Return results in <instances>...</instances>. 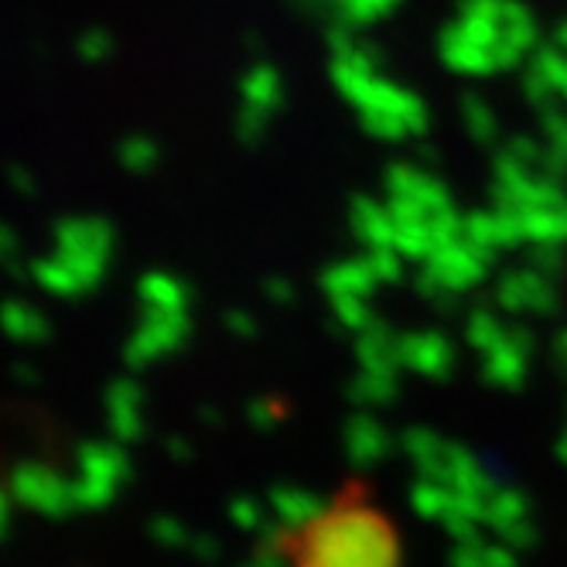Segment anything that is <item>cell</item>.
Listing matches in <instances>:
<instances>
[{
	"label": "cell",
	"instance_id": "6da1fadb",
	"mask_svg": "<svg viewBox=\"0 0 567 567\" xmlns=\"http://www.w3.org/2000/svg\"><path fill=\"white\" fill-rule=\"evenodd\" d=\"M291 567H400V534L362 485L311 509L288 530Z\"/></svg>",
	"mask_w": 567,
	"mask_h": 567
}]
</instances>
